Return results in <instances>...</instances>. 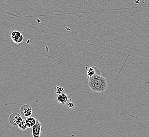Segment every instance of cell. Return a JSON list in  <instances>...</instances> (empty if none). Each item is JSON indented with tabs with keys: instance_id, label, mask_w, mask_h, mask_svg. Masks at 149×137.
<instances>
[{
	"instance_id": "6da1fadb",
	"label": "cell",
	"mask_w": 149,
	"mask_h": 137,
	"mask_svg": "<svg viewBox=\"0 0 149 137\" xmlns=\"http://www.w3.org/2000/svg\"><path fill=\"white\" fill-rule=\"evenodd\" d=\"M88 86L94 92L102 93L107 88L108 82L106 78L101 76L98 78H88Z\"/></svg>"
},
{
	"instance_id": "7a4b0ae2",
	"label": "cell",
	"mask_w": 149,
	"mask_h": 137,
	"mask_svg": "<svg viewBox=\"0 0 149 137\" xmlns=\"http://www.w3.org/2000/svg\"><path fill=\"white\" fill-rule=\"evenodd\" d=\"M11 37L13 42L15 44H20L22 43L24 40V37L20 31L14 30L11 33Z\"/></svg>"
},
{
	"instance_id": "3957f363",
	"label": "cell",
	"mask_w": 149,
	"mask_h": 137,
	"mask_svg": "<svg viewBox=\"0 0 149 137\" xmlns=\"http://www.w3.org/2000/svg\"><path fill=\"white\" fill-rule=\"evenodd\" d=\"M23 120L21 116L17 113H12L9 117V122L13 126L19 125Z\"/></svg>"
},
{
	"instance_id": "277c9868",
	"label": "cell",
	"mask_w": 149,
	"mask_h": 137,
	"mask_svg": "<svg viewBox=\"0 0 149 137\" xmlns=\"http://www.w3.org/2000/svg\"><path fill=\"white\" fill-rule=\"evenodd\" d=\"M31 129L33 137H40L42 130V123L39 120H37L36 124Z\"/></svg>"
},
{
	"instance_id": "5b68a950",
	"label": "cell",
	"mask_w": 149,
	"mask_h": 137,
	"mask_svg": "<svg viewBox=\"0 0 149 137\" xmlns=\"http://www.w3.org/2000/svg\"><path fill=\"white\" fill-rule=\"evenodd\" d=\"M20 113L26 117H31L32 114V109L31 107L28 104L23 105L20 108Z\"/></svg>"
},
{
	"instance_id": "8992f818",
	"label": "cell",
	"mask_w": 149,
	"mask_h": 137,
	"mask_svg": "<svg viewBox=\"0 0 149 137\" xmlns=\"http://www.w3.org/2000/svg\"><path fill=\"white\" fill-rule=\"evenodd\" d=\"M26 123L28 128H32L36 124L37 120L34 117H29L26 119Z\"/></svg>"
},
{
	"instance_id": "52a82bcc",
	"label": "cell",
	"mask_w": 149,
	"mask_h": 137,
	"mask_svg": "<svg viewBox=\"0 0 149 137\" xmlns=\"http://www.w3.org/2000/svg\"><path fill=\"white\" fill-rule=\"evenodd\" d=\"M57 100L58 102L60 104H65L68 102V97L66 94L61 93L58 95Z\"/></svg>"
},
{
	"instance_id": "ba28073f",
	"label": "cell",
	"mask_w": 149,
	"mask_h": 137,
	"mask_svg": "<svg viewBox=\"0 0 149 137\" xmlns=\"http://www.w3.org/2000/svg\"><path fill=\"white\" fill-rule=\"evenodd\" d=\"M98 68L96 67V66L89 67V68L87 69V72L88 78L92 77L93 76H94L95 75L96 73V72H97Z\"/></svg>"
},
{
	"instance_id": "9c48e42d",
	"label": "cell",
	"mask_w": 149,
	"mask_h": 137,
	"mask_svg": "<svg viewBox=\"0 0 149 137\" xmlns=\"http://www.w3.org/2000/svg\"><path fill=\"white\" fill-rule=\"evenodd\" d=\"M63 90H64V89H63V87L62 86L57 85V86H55V93H56V94H58V95L61 94L62 92H63Z\"/></svg>"
},
{
	"instance_id": "30bf717a",
	"label": "cell",
	"mask_w": 149,
	"mask_h": 137,
	"mask_svg": "<svg viewBox=\"0 0 149 137\" xmlns=\"http://www.w3.org/2000/svg\"><path fill=\"white\" fill-rule=\"evenodd\" d=\"M18 127L20 128V130H24L28 128L27 125L26 123V120L23 119L22 121L18 125Z\"/></svg>"
},
{
	"instance_id": "8fae6325",
	"label": "cell",
	"mask_w": 149,
	"mask_h": 137,
	"mask_svg": "<svg viewBox=\"0 0 149 137\" xmlns=\"http://www.w3.org/2000/svg\"><path fill=\"white\" fill-rule=\"evenodd\" d=\"M67 106L69 107V108H74V103L73 102H69L67 103Z\"/></svg>"
}]
</instances>
